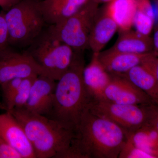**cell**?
Here are the masks:
<instances>
[{
	"label": "cell",
	"instance_id": "cell-27",
	"mask_svg": "<svg viewBox=\"0 0 158 158\" xmlns=\"http://www.w3.org/2000/svg\"><path fill=\"white\" fill-rule=\"evenodd\" d=\"M21 0H0V7L4 11H8Z\"/></svg>",
	"mask_w": 158,
	"mask_h": 158
},
{
	"label": "cell",
	"instance_id": "cell-1",
	"mask_svg": "<svg viewBox=\"0 0 158 158\" xmlns=\"http://www.w3.org/2000/svg\"><path fill=\"white\" fill-rule=\"evenodd\" d=\"M128 137L118 125L87 108L75 131L70 158H118Z\"/></svg>",
	"mask_w": 158,
	"mask_h": 158
},
{
	"label": "cell",
	"instance_id": "cell-6",
	"mask_svg": "<svg viewBox=\"0 0 158 158\" xmlns=\"http://www.w3.org/2000/svg\"><path fill=\"white\" fill-rule=\"evenodd\" d=\"M31 54L43 72L44 75L57 81L70 67L75 52L69 46L42 34L31 46Z\"/></svg>",
	"mask_w": 158,
	"mask_h": 158
},
{
	"label": "cell",
	"instance_id": "cell-31",
	"mask_svg": "<svg viewBox=\"0 0 158 158\" xmlns=\"http://www.w3.org/2000/svg\"><path fill=\"white\" fill-rule=\"evenodd\" d=\"M151 1H152L154 2L157 8L158 9V0H151Z\"/></svg>",
	"mask_w": 158,
	"mask_h": 158
},
{
	"label": "cell",
	"instance_id": "cell-18",
	"mask_svg": "<svg viewBox=\"0 0 158 158\" xmlns=\"http://www.w3.org/2000/svg\"><path fill=\"white\" fill-rule=\"evenodd\" d=\"M103 7L116 23L118 32L132 29L137 0H113L106 3Z\"/></svg>",
	"mask_w": 158,
	"mask_h": 158
},
{
	"label": "cell",
	"instance_id": "cell-4",
	"mask_svg": "<svg viewBox=\"0 0 158 158\" xmlns=\"http://www.w3.org/2000/svg\"><path fill=\"white\" fill-rule=\"evenodd\" d=\"M40 2L21 0L5 11L9 44L19 47L30 46L42 34L46 23Z\"/></svg>",
	"mask_w": 158,
	"mask_h": 158
},
{
	"label": "cell",
	"instance_id": "cell-29",
	"mask_svg": "<svg viewBox=\"0 0 158 158\" xmlns=\"http://www.w3.org/2000/svg\"><path fill=\"white\" fill-rule=\"evenodd\" d=\"M92 1L99 5L100 4H102V3L106 4V3L109 2L113 0H92Z\"/></svg>",
	"mask_w": 158,
	"mask_h": 158
},
{
	"label": "cell",
	"instance_id": "cell-14",
	"mask_svg": "<svg viewBox=\"0 0 158 158\" xmlns=\"http://www.w3.org/2000/svg\"><path fill=\"white\" fill-rule=\"evenodd\" d=\"M90 0H40V6L46 24L64 21L78 11Z\"/></svg>",
	"mask_w": 158,
	"mask_h": 158
},
{
	"label": "cell",
	"instance_id": "cell-21",
	"mask_svg": "<svg viewBox=\"0 0 158 158\" xmlns=\"http://www.w3.org/2000/svg\"><path fill=\"white\" fill-rule=\"evenodd\" d=\"M37 77H28L23 79L13 97L5 106L6 111L15 109H22L25 107L30 96L32 85Z\"/></svg>",
	"mask_w": 158,
	"mask_h": 158
},
{
	"label": "cell",
	"instance_id": "cell-12",
	"mask_svg": "<svg viewBox=\"0 0 158 158\" xmlns=\"http://www.w3.org/2000/svg\"><path fill=\"white\" fill-rule=\"evenodd\" d=\"M158 63V57L152 54L122 76L146 92L158 105L156 93Z\"/></svg>",
	"mask_w": 158,
	"mask_h": 158
},
{
	"label": "cell",
	"instance_id": "cell-7",
	"mask_svg": "<svg viewBox=\"0 0 158 158\" xmlns=\"http://www.w3.org/2000/svg\"><path fill=\"white\" fill-rule=\"evenodd\" d=\"M156 105L119 104L96 99L91 100L87 108L118 125L129 135L150 121Z\"/></svg>",
	"mask_w": 158,
	"mask_h": 158
},
{
	"label": "cell",
	"instance_id": "cell-16",
	"mask_svg": "<svg viewBox=\"0 0 158 158\" xmlns=\"http://www.w3.org/2000/svg\"><path fill=\"white\" fill-rule=\"evenodd\" d=\"M118 30L116 23L104 7L99 8L90 31L89 48L93 53L100 52Z\"/></svg>",
	"mask_w": 158,
	"mask_h": 158
},
{
	"label": "cell",
	"instance_id": "cell-11",
	"mask_svg": "<svg viewBox=\"0 0 158 158\" xmlns=\"http://www.w3.org/2000/svg\"><path fill=\"white\" fill-rule=\"evenodd\" d=\"M56 81L43 75L34 80L25 109L48 117L53 104Z\"/></svg>",
	"mask_w": 158,
	"mask_h": 158
},
{
	"label": "cell",
	"instance_id": "cell-20",
	"mask_svg": "<svg viewBox=\"0 0 158 158\" xmlns=\"http://www.w3.org/2000/svg\"><path fill=\"white\" fill-rule=\"evenodd\" d=\"M155 24V15L151 1L137 0L133 26L135 30L143 35L151 36Z\"/></svg>",
	"mask_w": 158,
	"mask_h": 158
},
{
	"label": "cell",
	"instance_id": "cell-2",
	"mask_svg": "<svg viewBox=\"0 0 158 158\" xmlns=\"http://www.w3.org/2000/svg\"><path fill=\"white\" fill-rule=\"evenodd\" d=\"M74 52L70 67L56 81L53 104L48 116L73 132L91 101L83 82L84 52Z\"/></svg>",
	"mask_w": 158,
	"mask_h": 158
},
{
	"label": "cell",
	"instance_id": "cell-3",
	"mask_svg": "<svg viewBox=\"0 0 158 158\" xmlns=\"http://www.w3.org/2000/svg\"><path fill=\"white\" fill-rule=\"evenodd\" d=\"M22 126L36 158H69L74 132L49 117L28 110L8 111Z\"/></svg>",
	"mask_w": 158,
	"mask_h": 158
},
{
	"label": "cell",
	"instance_id": "cell-30",
	"mask_svg": "<svg viewBox=\"0 0 158 158\" xmlns=\"http://www.w3.org/2000/svg\"><path fill=\"white\" fill-rule=\"evenodd\" d=\"M156 93L157 97L158 99V63L157 65V72H156Z\"/></svg>",
	"mask_w": 158,
	"mask_h": 158
},
{
	"label": "cell",
	"instance_id": "cell-8",
	"mask_svg": "<svg viewBox=\"0 0 158 158\" xmlns=\"http://www.w3.org/2000/svg\"><path fill=\"white\" fill-rule=\"evenodd\" d=\"M43 75L41 68L28 52L6 49L0 52V85L11 79Z\"/></svg>",
	"mask_w": 158,
	"mask_h": 158
},
{
	"label": "cell",
	"instance_id": "cell-22",
	"mask_svg": "<svg viewBox=\"0 0 158 158\" xmlns=\"http://www.w3.org/2000/svg\"><path fill=\"white\" fill-rule=\"evenodd\" d=\"M22 80V78H15L11 79L0 85L5 106L13 97Z\"/></svg>",
	"mask_w": 158,
	"mask_h": 158
},
{
	"label": "cell",
	"instance_id": "cell-25",
	"mask_svg": "<svg viewBox=\"0 0 158 158\" xmlns=\"http://www.w3.org/2000/svg\"><path fill=\"white\" fill-rule=\"evenodd\" d=\"M0 158H23L20 154L0 137Z\"/></svg>",
	"mask_w": 158,
	"mask_h": 158
},
{
	"label": "cell",
	"instance_id": "cell-23",
	"mask_svg": "<svg viewBox=\"0 0 158 158\" xmlns=\"http://www.w3.org/2000/svg\"><path fill=\"white\" fill-rule=\"evenodd\" d=\"M118 158H152L144 151L134 146L128 140L122 150Z\"/></svg>",
	"mask_w": 158,
	"mask_h": 158
},
{
	"label": "cell",
	"instance_id": "cell-10",
	"mask_svg": "<svg viewBox=\"0 0 158 158\" xmlns=\"http://www.w3.org/2000/svg\"><path fill=\"white\" fill-rule=\"evenodd\" d=\"M0 137L17 151L23 158H36L22 126L8 111L0 114Z\"/></svg>",
	"mask_w": 158,
	"mask_h": 158
},
{
	"label": "cell",
	"instance_id": "cell-5",
	"mask_svg": "<svg viewBox=\"0 0 158 158\" xmlns=\"http://www.w3.org/2000/svg\"><path fill=\"white\" fill-rule=\"evenodd\" d=\"M99 9V4L90 0L67 19L50 26L46 32L74 51L84 52L89 48V36Z\"/></svg>",
	"mask_w": 158,
	"mask_h": 158
},
{
	"label": "cell",
	"instance_id": "cell-13",
	"mask_svg": "<svg viewBox=\"0 0 158 158\" xmlns=\"http://www.w3.org/2000/svg\"><path fill=\"white\" fill-rule=\"evenodd\" d=\"M111 78L112 75L100 61L99 53H93L90 62L83 71V82L91 100L101 98Z\"/></svg>",
	"mask_w": 158,
	"mask_h": 158
},
{
	"label": "cell",
	"instance_id": "cell-9",
	"mask_svg": "<svg viewBox=\"0 0 158 158\" xmlns=\"http://www.w3.org/2000/svg\"><path fill=\"white\" fill-rule=\"evenodd\" d=\"M111 75L110 84L99 99L119 104H157L146 92L124 77L118 75Z\"/></svg>",
	"mask_w": 158,
	"mask_h": 158
},
{
	"label": "cell",
	"instance_id": "cell-28",
	"mask_svg": "<svg viewBox=\"0 0 158 158\" xmlns=\"http://www.w3.org/2000/svg\"><path fill=\"white\" fill-rule=\"evenodd\" d=\"M150 122L154 126L158 132V105H156L155 107Z\"/></svg>",
	"mask_w": 158,
	"mask_h": 158
},
{
	"label": "cell",
	"instance_id": "cell-19",
	"mask_svg": "<svg viewBox=\"0 0 158 158\" xmlns=\"http://www.w3.org/2000/svg\"><path fill=\"white\" fill-rule=\"evenodd\" d=\"M128 140L152 158H158V132L150 121L130 134Z\"/></svg>",
	"mask_w": 158,
	"mask_h": 158
},
{
	"label": "cell",
	"instance_id": "cell-17",
	"mask_svg": "<svg viewBox=\"0 0 158 158\" xmlns=\"http://www.w3.org/2000/svg\"><path fill=\"white\" fill-rule=\"evenodd\" d=\"M118 33L117 40L110 49L133 54L152 52V36L143 35L132 29Z\"/></svg>",
	"mask_w": 158,
	"mask_h": 158
},
{
	"label": "cell",
	"instance_id": "cell-24",
	"mask_svg": "<svg viewBox=\"0 0 158 158\" xmlns=\"http://www.w3.org/2000/svg\"><path fill=\"white\" fill-rule=\"evenodd\" d=\"M9 33L5 18V11L0 13V52L8 48Z\"/></svg>",
	"mask_w": 158,
	"mask_h": 158
},
{
	"label": "cell",
	"instance_id": "cell-15",
	"mask_svg": "<svg viewBox=\"0 0 158 158\" xmlns=\"http://www.w3.org/2000/svg\"><path fill=\"white\" fill-rule=\"evenodd\" d=\"M152 53H129L109 48L99 53V59L105 69L110 74L122 75Z\"/></svg>",
	"mask_w": 158,
	"mask_h": 158
},
{
	"label": "cell",
	"instance_id": "cell-26",
	"mask_svg": "<svg viewBox=\"0 0 158 158\" xmlns=\"http://www.w3.org/2000/svg\"><path fill=\"white\" fill-rule=\"evenodd\" d=\"M152 37L153 42L152 52L156 56L158 57V23L156 24L154 27Z\"/></svg>",
	"mask_w": 158,
	"mask_h": 158
}]
</instances>
